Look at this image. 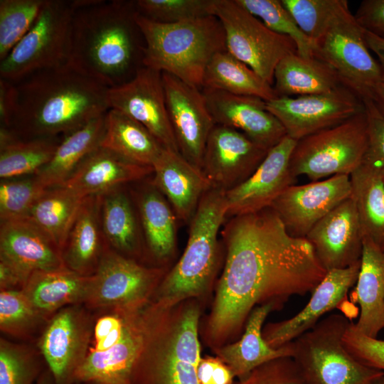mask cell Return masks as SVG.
I'll list each match as a JSON object with an SVG mask.
<instances>
[{
    "instance_id": "54",
    "label": "cell",
    "mask_w": 384,
    "mask_h": 384,
    "mask_svg": "<svg viewBox=\"0 0 384 384\" xmlns=\"http://www.w3.org/2000/svg\"><path fill=\"white\" fill-rule=\"evenodd\" d=\"M218 357L201 358L198 366V378L200 384H213V374Z\"/></svg>"
},
{
    "instance_id": "60",
    "label": "cell",
    "mask_w": 384,
    "mask_h": 384,
    "mask_svg": "<svg viewBox=\"0 0 384 384\" xmlns=\"http://www.w3.org/2000/svg\"><path fill=\"white\" fill-rule=\"evenodd\" d=\"M380 174H381V176H382V178H383V181L384 182V167L380 169Z\"/></svg>"
},
{
    "instance_id": "28",
    "label": "cell",
    "mask_w": 384,
    "mask_h": 384,
    "mask_svg": "<svg viewBox=\"0 0 384 384\" xmlns=\"http://www.w3.org/2000/svg\"><path fill=\"white\" fill-rule=\"evenodd\" d=\"M99 198L101 227L107 245L136 260L145 243L131 191L122 186L99 194Z\"/></svg>"
},
{
    "instance_id": "57",
    "label": "cell",
    "mask_w": 384,
    "mask_h": 384,
    "mask_svg": "<svg viewBox=\"0 0 384 384\" xmlns=\"http://www.w3.org/2000/svg\"><path fill=\"white\" fill-rule=\"evenodd\" d=\"M36 384H55V382L48 370L40 375Z\"/></svg>"
},
{
    "instance_id": "59",
    "label": "cell",
    "mask_w": 384,
    "mask_h": 384,
    "mask_svg": "<svg viewBox=\"0 0 384 384\" xmlns=\"http://www.w3.org/2000/svg\"><path fill=\"white\" fill-rule=\"evenodd\" d=\"M86 384H114V383H105V382H88L85 383Z\"/></svg>"
},
{
    "instance_id": "31",
    "label": "cell",
    "mask_w": 384,
    "mask_h": 384,
    "mask_svg": "<svg viewBox=\"0 0 384 384\" xmlns=\"http://www.w3.org/2000/svg\"><path fill=\"white\" fill-rule=\"evenodd\" d=\"M92 282L67 267L37 271L28 277L23 292L35 309L47 320L60 309L85 303Z\"/></svg>"
},
{
    "instance_id": "41",
    "label": "cell",
    "mask_w": 384,
    "mask_h": 384,
    "mask_svg": "<svg viewBox=\"0 0 384 384\" xmlns=\"http://www.w3.org/2000/svg\"><path fill=\"white\" fill-rule=\"evenodd\" d=\"M45 0L0 1V60L29 31Z\"/></svg>"
},
{
    "instance_id": "18",
    "label": "cell",
    "mask_w": 384,
    "mask_h": 384,
    "mask_svg": "<svg viewBox=\"0 0 384 384\" xmlns=\"http://www.w3.org/2000/svg\"><path fill=\"white\" fill-rule=\"evenodd\" d=\"M351 196L350 176L339 174L289 186L270 207L292 236L305 238L321 218Z\"/></svg>"
},
{
    "instance_id": "9",
    "label": "cell",
    "mask_w": 384,
    "mask_h": 384,
    "mask_svg": "<svg viewBox=\"0 0 384 384\" xmlns=\"http://www.w3.org/2000/svg\"><path fill=\"white\" fill-rule=\"evenodd\" d=\"M199 311L185 309L169 329L164 322L142 358L132 384H200Z\"/></svg>"
},
{
    "instance_id": "37",
    "label": "cell",
    "mask_w": 384,
    "mask_h": 384,
    "mask_svg": "<svg viewBox=\"0 0 384 384\" xmlns=\"http://www.w3.org/2000/svg\"><path fill=\"white\" fill-rule=\"evenodd\" d=\"M62 137L22 139L0 129V177L9 179L36 174L53 157Z\"/></svg>"
},
{
    "instance_id": "33",
    "label": "cell",
    "mask_w": 384,
    "mask_h": 384,
    "mask_svg": "<svg viewBox=\"0 0 384 384\" xmlns=\"http://www.w3.org/2000/svg\"><path fill=\"white\" fill-rule=\"evenodd\" d=\"M344 85L326 63L316 57H302L295 52L277 64L272 87L277 97H293L327 93Z\"/></svg>"
},
{
    "instance_id": "27",
    "label": "cell",
    "mask_w": 384,
    "mask_h": 384,
    "mask_svg": "<svg viewBox=\"0 0 384 384\" xmlns=\"http://www.w3.org/2000/svg\"><path fill=\"white\" fill-rule=\"evenodd\" d=\"M153 167L133 163L100 146L78 166L63 184L83 197L99 195L152 176Z\"/></svg>"
},
{
    "instance_id": "40",
    "label": "cell",
    "mask_w": 384,
    "mask_h": 384,
    "mask_svg": "<svg viewBox=\"0 0 384 384\" xmlns=\"http://www.w3.org/2000/svg\"><path fill=\"white\" fill-rule=\"evenodd\" d=\"M237 1L268 28L291 38L296 44L299 55L304 58L314 57L313 41L301 30L281 0Z\"/></svg>"
},
{
    "instance_id": "22",
    "label": "cell",
    "mask_w": 384,
    "mask_h": 384,
    "mask_svg": "<svg viewBox=\"0 0 384 384\" xmlns=\"http://www.w3.org/2000/svg\"><path fill=\"white\" fill-rule=\"evenodd\" d=\"M203 93L215 124L238 130L267 150L287 136L284 127L267 111L266 102L261 98L206 88H203Z\"/></svg>"
},
{
    "instance_id": "11",
    "label": "cell",
    "mask_w": 384,
    "mask_h": 384,
    "mask_svg": "<svg viewBox=\"0 0 384 384\" xmlns=\"http://www.w3.org/2000/svg\"><path fill=\"white\" fill-rule=\"evenodd\" d=\"M164 309L149 301L135 306L122 336L105 351L87 353L75 382L132 384L142 358L164 322Z\"/></svg>"
},
{
    "instance_id": "38",
    "label": "cell",
    "mask_w": 384,
    "mask_h": 384,
    "mask_svg": "<svg viewBox=\"0 0 384 384\" xmlns=\"http://www.w3.org/2000/svg\"><path fill=\"white\" fill-rule=\"evenodd\" d=\"M85 198L64 185L48 188L26 218L42 230L62 254L69 230Z\"/></svg>"
},
{
    "instance_id": "46",
    "label": "cell",
    "mask_w": 384,
    "mask_h": 384,
    "mask_svg": "<svg viewBox=\"0 0 384 384\" xmlns=\"http://www.w3.org/2000/svg\"><path fill=\"white\" fill-rule=\"evenodd\" d=\"M40 366L36 356L25 346L0 341V384H36Z\"/></svg>"
},
{
    "instance_id": "51",
    "label": "cell",
    "mask_w": 384,
    "mask_h": 384,
    "mask_svg": "<svg viewBox=\"0 0 384 384\" xmlns=\"http://www.w3.org/2000/svg\"><path fill=\"white\" fill-rule=\"evenodd\" d=\"M27 280L18 269L0 259V290L23 289Z\"/></svg>"
},
{
    "instance_id": "7",
    "label": "cell",
    "mask_w": 384,
    "mask_h": 384,
    "mask_svg": "<svg viewBox=\"0 0 384 384\" xmlns=\"http://www.w3.org/2000/svg\"><path fill=\"white\" fill-rule=\"evenodd\" d=\"M366 111L298 141L289 169L292 176H306L311 181L335 175L350 176L363 162L368 149Z\"/></svg>"
},
{
    "instance_id": "30",
    "label": "cell",
    "mask_w": 384,
    "mask_h": 384,
    "mask_svg": "<svg viewBox=\"0 0 384 384\" xmlns=\"http://www.w3.org/2000/svg\"><path fill=\"white\" fill-rule=\"evenodd\" d=\"M356 301L360 316L354 329L377 338L384 328V250L368 237H363L361 265L356 283Z\"/></svg>"
},
{
    "instance_id": "15",
    "label": "cell",
    "mask_w": 384,
    "mask_h": 384,
    "mask_svg": "<svg viewBox=\"0 0 384 384\" xmlns=\"http://www.w3.org/2000/svg\"><path fill=\"white\" fill-rule=\"evenodd\" d=\"M81 304L66 306L46 322L38 348L55 384H73L88 348L91 316Z\"/></svg>"
},
{
    "instance_id": "36",
    "label": "cell",
    "mask_w": 384,
    "mask_h": 384,
    "mask_svg": "<svg viewBox=\"0 0 384 384\" xmlns=\"http://www.w3.org/2000/svg\"><path fill=\"white\" fill-rule=\"evenodd\" d=\"M202 88L257 97L265 102L277 97L272 85L227 50L218 53L209 62Z\"/></svg>"
},
{
    "instance_id": "52",
    "label": "cell",
    "mask_w": 384,
    "mask_h": 384,
    "mask_svg": "<svg viewBox=\"0 0 384 384\" xmlns=\"http://www.w3.org/2000/svg\"><path fill=\"white\" fill-rule=\"evenodd\" d=\"M14 83L0 78V122L1 127L8 128L14 109Z\"/></svg>"
},
{
    "instance_id": "13",
    "label": "cell",
    "mask_w": 384,
    "mask_h": 384,
    "mask_svg": "<svg viewBox=\"0 0 384 384\" xmlns=\"http://www.w3.org/2000/svg\"><path fill=\"white\" fill-rule=\"evenodd\" d=\"M165 274L164 267H146L107 245L92 275L85 305L98 310L145 303Z\"/></svg>"
},
{
    "instance_id": "50",
    "label": "cell",
    "mask_w": 384,
    "mask_h": 384,
    "mask_svg": "<svg viewBox=\"0 0 384 384\" xmlns=\"http://www.w3.org/2000/svg\"><path fill=\"white\" fill-rule=\"evenodd\" d=\"M354 16L366 31L384 38V0H364Z\"/></svg>"
},
{
    "instance_id": "23",
    "label": "cell",
    "mask_w": 384,
    "mask_h": 384,
    "mask_svg": "<svg viewBox=\"0 0 384 384\" xmlns=\"http://www.w3.org/2000/svg\"><path fill=\"white\" fill-rule=\"evenodd\" d=\"M361 262L343 269L327 271L311 292L305 306L294 316L268 324L262 329L266 342L272 348L284 346L314 327L327 312L336 308L356 283Z\"/></svg>"
},
{
    "instance_id": "10",
    "label": "cell",
    "mask_w": 384,
    "mask_h": 384,
    "mask_svg": "<svg viewBox=\"0 0 384 384\" xmlns=\"http://www.w3.org/2000/svg\"><path fill=\"white\" fill-rule=\"evenodd\" d=\"M314 44V57L329 65L343 83L363 100H371L374 88L382 82L381 68L370 53L364 29L351 13L348 2Z\"/></svg>"
},
{
    "instance_id": "45",
    "label": "cell",
    "mask_w": 384,
    "mask_h": 384,
    "mask_svg": "<svg viewBox=\"0 0 384 384\" xmlns=\"http://www.w3.org/2000/svg\"><path fill=\"white\" fill-rule=\"evenodd\" d=\"M301 30L313 42L348 1L346 0H281Z\"/></svg>"
},
{
    "instance_id": "14",
    "label": "cell",
    "mask_w": 384,
    "mask_h": 384,
    "mask_svg": "<svg viewBox=\"0 0 384 384\" xmlns=\"http://www.w3.org/2000/svg\"><path fill=\"white\" fill-rule=\"evenodd\" d=\"M266 109L284 127L287 136L298 141L337 125L365 110L363 100L342 86L327 93L277 97L266 102Z\"/></svg>"
},
{
    "instance_id": "16",
    "label": "cell",
    "mask_w": 384,
    "mask_h": 384,
    "mask_svg": "<svg viewBox=\"0 0 384 384\" xmlns=\"http://www.w3.org/2000/svg\"><path fill=\"white\" fill-rule=\"evenodd\" d=\"M162 73L169 117L181 155L202 170L208 136L215 123L203 91Z\"/></svg>"
},
{
    "instance_id": "61",
    "label": "cell",
    "mask_w": 384,
    "mask_h": 384,
    "mask_svg": "<svg viewBox=\"0 0 384 384\" xmlns=\"http://www.w3.org/2000/svg\"><path fill=\"white\" fill-rule=\"evenodd\" d=\"M382 248H383V250H384V245H383V246L382 247Z\"/></svg>"
},
{
    "instance_id": "42",
    "label": "cell",
    "mask_w": 384,
    "mask_h": 384,
    "mask_svg": "<svg viewBox=\"0 0 384 384\" xmlns=\"http://www.w3.org/2000/svg\"><path fill=\"white\" fill-rule=\"evenodd\" d=\"M47 321L22 289L0 290L1 331L15 337H26Z\"/></svg>"
},
{
    "instance_id": "34",
    "label": "cell",
    "mask_w": 384,
    "mask_h": 384,
    "mask_svg": "<svg viewBox=\"0 0 384 384\" xmlns=\"http://www.w3.org/2000/svg\"><path fill=\"white\" fill-rule=\"evenodd\" d=\"M100 146L139 165L153 167L165 147L142 124L109 109Z\"/></svg>"
},
{
    "instance_id": "35",
    "label": "cell",
    "mask_w": 384,
    "mask_h": 384,
    "mask_svg": "<svg viewBox=\"0 0 384 384\" xmlns=\"http://www.w3.org/2000/svg\"><path fill=\"white\" fill-rule=\"evenodd\" d=\"M106 113L62 137L50 161L36 174L47 188L63 185L82 161L100 146Z\"/></svg>"
},
{
    "instance_id": "24",
    "label": "cell",
    "mask_w": 384,
    "mask_h": 384,
    "mask_svg": "<svg viewBox=\"0 0 384 384\" xmlns=\"http://www.w3.org/2000/svg\"><path fill=\"white\" fill-rule=\"evenodd\" d=\"M0 259L28 279L37 271L65 267L58 247L28 218L1 221Z\"/></svg>"
},
{
    "instance_id": "25",
    "label": "cell",
    "mask_w": 384,
    "mask_h": 384,
    "mask_svg": "<svg viewBox=\"0 0 384 384\" xmlns=\"http://www.w3.org/2000/svg\"><path fill=\"white\" fill-rule=\"evenodd\" d=\"M154 185L166 198L178 221L189 225L211 184L203 171L180 153L164 149L153 166Z\"/></svg>"
},
{
    "instance_id": "58",
    "label": "cell",
    "mask_w": 384,
    "mask_h": 384,
    "mask_svg": "<svg viewBox=\"0 0 384 384\" xmlns=\"http://www.w3.org/2000/svg\"><path fill=\"white\" fill-rule=\"evenodd\" d=\"M371 384H384V373L375 379Z\"/></svg>"
},
{
    "instance_id": "29",
    "label": "cell",
    "mask_w": 384,
    "mask_h": 384,
    "mask_svg": "<svg viewBox=\"0 0 384 384\" xmlns=\"http://www.w3.org/2000/svg\"><path fill=\"white\" fill-rule=\"evenodd\" d=\"M107 246L100 223L99 195L86 196L62 250L64 265L78 274L91 276Z\"/></svg>"
},
{
    "instance_id": "12",
    "label": "cell",
    "mask_w": 384,
    "mask_h": 384,
    "mask_svg": "<svg viewBox=\"0 0 384 384\" xmlns=\"http://www.w3.org/2000/svg\"><path fill=\"white\" fill-rule=\"evenodd\" d=\"M211 12L222 24L227 51L273 85L277 64L297 52L294 41L268 28L237 0H213Z\"/></svg>"
},
{
    "instance_id": "49",
    "label": "cell",
    "mask_w": 384,
    "mask_h": 384,
    "mask_svg": "<svg viewBox=\"0 0 384 384\" xmlns=\"http://www.w3.org/2000/svg\"><path fill=\"white\" fill-rule=\"evenodd\" d=\"M368 127V149L363 162L384 167V117L370 99L363 100Z\"/></svg>"
},
{
    "instance_id": "44",
    "label": "cell",
    "mask_w": 384,
    "mask_h": 384,
    "mask_svg": "<svg viewBox=\"0 0 384 384\" xmlns=\"http://www.w3.org/2000/svg\"><path fill=\"white\" fill-rule=\"evenodd\" d=\"M213 0H137L136 11L146 18L162 23H175L213 16Z\"/></svg>"
},
{
    "instance_id": "53",
    "label": "cell",
    "mask_w": 384,
    "mask_h": 384,
    "mask_svg": "<svg viewBox=\"0 0 384 384\" xmlns=\"http://www.w3.org/2000/svg\"><path fill=\"white\" fill-rule=\"evenodd\" d=\"M366 45L378 58L381 68L382 82L384 83V38L364 30Z\"/></svg>"
},
{
    "instance_id": "43",
    "label": "cell",
    "mask_w": 384,
    "mask_h": 384,
    "mask_svg": "<svg viewBox=\"0 0 384 384\" xmlns=\"http://www.w3.org/2000/svg\"><path fill=\"white\" fill-rule=\"evenodd\" d=\"M48 188L37 175L3 179L0 183V222L26 218Z\"/></svg>"
},
{
    "instance_id": "56",
    "label": "cell",
    "mask_w": 384,
    "mask_h": 384,
    "mask_svg": "<svg viewBox=\"0 0 384 384\" xmlns=\"http://www.w3.org/2000/svg\"><path fill=\"white\" fill-rule=\"evenodd\" d=\"M371 100L384 117V83L380 82L373 90Z\"/></svg>"
},
{
    "instance_id": "4",
    "label": "cell",
    "mask_w": 384,
    "mask_h": 384,
    "mask_svg": "<svg viewBox=\"0 0 384 384\" xmlns=\"http://www.w3.org/2000/svg\"><path fill=\"white\" fill-rule=\"evenodd\" d=\"M134 20L144 41L143 65L198 88L212 58L227 50L223 28L215 16L162 23L136 11Z\"/></svg>"
},
{
    "instance_id": "26",
    "label": "cell",
    "mask_w": 384,
    "mask_h": 384,
    "mask_svg": "<svg viewBox=\"0 0 384 384\" xmlns=\"http://www.w3.org/2000/svg\"><path fill=\"white\" fill-rule=\"evenodd\" d=\"M130 191L135 202L145 247L160 262L174 254L178 219L172 207L150 177L134 183Z\"/></svg>"
},
{
    "instance_id": "6",
    "label": "cell",
    "mask_w": 384,
    "mask_h": 384,
    "mask_svg": "<svg viewBox=\"0 0 384 384\" xmlns=\"http://www.w3.org/2000/svg\"><path fill=\"white\" fill-rule=\"evenodd\" d=\"M331 314L292 342V358L306 384H371L384 372L367 366L345 347L343 338L351 324Z\"/></svg>"
},
{
    "instance_id": "32",
    "label": "cell",
    "mask_w": 384,
    "mask_h": 384,
    "mask_svg": "<svg viewBox=\"0 0 384 384\" xmlns=\"http://www.w3.org/2000/svg\"><path fill=\"white\" fill-rule=\"evenodd\" d=\"M276 309L279 307L272 303L255 307L248 316L241 338L218 350V358L230 368L235 377L241 378L255 368L276 358L292 357V342L275 348L263 337L264 321Z\"/></svg>"
},
{
    "instance_id": "2",
    "label": "cell",
    "mask_w": 384,
    "mask_h": 384,
    "mask_svg": "<svg viewBox=\"0 0 384 384\" xmlns=\"http://www.w3.org/2000/svg\"><path fill=\"white\" fill-rule=\"evenodd\" d=\"M14 83L9 129L22 139L64 137L110 109L109 88L68 63Z\"/></svg>"
},
{
    "instance_id": "19",
    "label": "cell",
    "mask_w": 384,
    "mask_h": 384,
    "mask_svg": "<svg viewBox=\"0 0 384 384\" xmlns=\"http://www.w3.org/2000/svg\"><path fill=\"white\" fill-rule=\"evenodd\" d=\"M268 151L242 132L215 124L206 144L202 171L212 187L227 191L246 181Z\"/></svg>"
},
{
    "instance_id": "3",
    "label": "cell",
    "mask_w": 384,
    "mask_h": 384,
    "mask_svg": "<svg viewBox=\"0 0 384 384\" xmlns=\"http://www.w3.org/2000/svg\"><path fill=\"white\" fill-rule=\"evenodd\" d=\"M73 5L67 63L109 89L130 80L144 66L134 1L73 0Z\"/></svg>"
},
{
    "instance_id": "55",
    "label": "cell",
    "mask_w": 384,
    "mask_h": 384,
    "mask_svg": "<svg viewBox=\"0 0 384 384\" xmlns=\"http://www.w3.org/2000/svg\"><path fill=\"white\" fill-rule=\"evenodd\" d=\"M234 377L230 368L218 357L213 374V384H233Z\"/></svg>"
},
{
    "instance_id": "5",
    "label": "cell",
    "mask_w": 384,
    "mask_h": 384,
    "mask_svg": "<svg viewBox=\"0 0 384 384\" xmlns=\"http://www.w3.org/2000/svg\"><path fill=\"white\" fill-rule=\"evenodd\" d=\"M225 193L211 186L201 198L188 225L184 252L157 287L156 302L164 309L203 294L212 282L218 264V236L226 220Z\"/></svg>"
},
{
    "instance_id": "48",
    "label": "cell",
    "mask_w": 384,
    "mask_h": 384,
    "mask_svg": "<svg viewBox=\"0 0 384 384\" xmlns=\"http://www.w3.org/2000/svg\"><path fill=\"white\" fill-rule=\"evenodd\" d=\"M346 349L362 363L384 372V340L358 332L351 322L343 335Z\"/></svg>"
},
{
    "instance_id": "39",
    "label": "cell",
    "mask_w": 384,
    "mask_h": 384,
    "mask_svg": "<svg viewBox=\"0 0 384 384\" xmlns=\"http://www.w3.org/2000/svg\"><path fill=\"white\" fill-rule=\"evenodd\" d=\"M351 197L363 237L384 245V182L380 169L363 164L350 175Z\"/></svg>"
},
{
    "instance_id": "8",
    "label": "cell",
    "mask_w": 384,
    "mask_h": 384,
    "mask_svg": "<svg viewBox=\"0 0 384 384\" xmlns=\"http://www.w3.org/2000/svg\"><path fill=\"white\" fill-rule=\"evenodd\" d=\"M73 12V0H45L29 31L0 60V78L16 82L67 63Z\"/></svg>"
},
{
    "instance_id": "47",
    "label": "cell",
    "mask_w": 384,
    "mask_h": 384,
    "mask_svg": "<svg viewBox=\"0 0 384 384\" xmlns=\"http://www.w3.org/2000/svg\"><path fill=\"white\" fill-rule=\"evenodd\" d=\"M233 384H306L292 357L284 356L267 362L239 378Z\"/></svg>"
},
{
    "instance_id": "21",
    "label": "cell",
    "mask_w": 384,
    "mask_h": 384,
    "mask_svg": "<svg viewBox=\"0 0 384 384\" xmlns=\"http://www.w3.org/2000/svg\"><path fill=\"white\" fill-rule=\"evenodd\" d=\"M305 238L326 271L361 262L363 235L351 196L321 218Z\"/></svg>"
},
{
    "instance_id": "17",
    "label": "cell",
    "mask_w": 384,
    "mask_h": 384,
    "mask_svg": "<svg viewBox=\"0 0 384 384\" xmlns=\"http://www.w3.org/2000/svg\"><path fill=\"white\" fill-rule=\"evenodd\" d=\"M110 109L144 126L167 149L178 152L166 107L162 73L142 67L126 83L108 90Z\"/></svg>"
},
{
    "instance_id": "1",
    "label": "cell",
    "mask_w": 384,
    "mask_h": 384,
    "mask_svg": "<svg viewBox=\"0 0 384 384\" xmlns=\"http://www.w3.org/2000/svg\"><path fill=\"white\" fill-rule=\"evenodd\" d=\"M220 236L225 262L207 328L214 344L240 331L254 306L282 307L311 293L327 272L311 243L292 236L271 207L227 219Z\"/></svg>"
},
{
    "instance_id": "20",
    "label": "cell",
    "mask_w": 384,
    "mask_h": 384,
    "mask_svg": "<svg viewBox=\"0 0 384 384\" xmlns=\"http://www.w3.org/2000/svg\"><path fill=\"white\" fill-rule=\"evenodd\" d=\"M296 140L286 136L269 150L255 171L243 183L225 191L226 220L270 207L295 178L289 159Z\"/></svg>"
}]
</instances>
